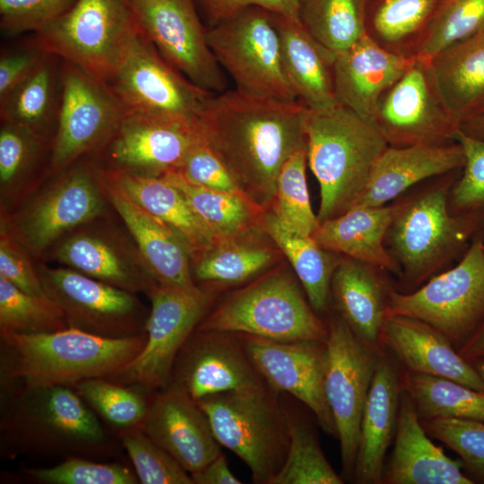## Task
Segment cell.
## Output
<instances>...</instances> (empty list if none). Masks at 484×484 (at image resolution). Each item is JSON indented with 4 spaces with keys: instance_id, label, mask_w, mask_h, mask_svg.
<instances>
[{
    "instance_id": "55",
    "label": "cell",
    "mask_w": 484,
    "mask_h": 484,
    "mask_svg": "<svg viewBox=\"0 0 484 484\" xmlns=\"http://www.w3.org/2000/svg\"><path fill=\"white\" fill-rule=\"evenodd\" d=\"M201 18L211 28L249 7L298 21L297 0H193Z\"/></svg>"
},
{
    "instance_id": "29",
    "label": "cell",
    "mask_w": 484,
    "mask_h": 484,
    "mask_svg": "<svg viewBox=\"0 0 484 484\" xmlns=\"http://www.w3.org/2000/svg\"><path fill=\"white\" fill-rule=\"evenodd\" d=\"M396 207H353L320 222L312 237L327 251L402 276L399 264L385 246Z\"/></svg>"
},
{
    "instance_id": "11",
    "label": "cell",
    "mask_w": 484,
    "mask_h": 484,
    "mask_svg": "<svg viewBox=\"0 0 484 484\" xmlns=\"http://www.w3.org/2000/svg\"><path fill=\"white\" fill-rule=\"evenodd\" d=\"M21 394L4 421L18 443L39 451L74 454L104 446L101 425L74 388L23 387Z\"/></svg>"
},
{
    "instance_id": "38",
    "label": "cell",
    "mask_w": 484,
    "mask_h": 484,
    "mask_svg": "<svg viewBox=\"0 0 484 484\" xmlns=\"http://www.w3.org/2000/svg\"><path fill=\"white\" fill-rule=\"evenodd\" d=\"M163 177L183 193L217 243L263 229L265 212L246 197L195 185L177 171Z\"/></svg>"
},
{
    "instance_id": "15",
    "label": "cell",
    "mask_w": 484,
    "mask_h": 484,
    "mask_svg": "<svg viewBox=\"0 0 484 484\" xmlns=\"http://www.w3.org/2000/svg\"><path fill=\"white\" fill-rule=\"evenodd\" d=\"M373 123L392 147L447 145L456 143L460 130L441 98L430 61L416 56L381 97Z\"/></svg>"
},
{
    "instance_id": "8",
    "label": "cell",
    "mask_w": 484,
    "mask_h": 484,
    "mask_svg": "<svg viewBox=\"0 0 484 484\" xmlns=\"http://www.w3.org/2000/svg\"><path fill=\"white\" fill-rule=\"evenodd\" d=\"M387 315L423 321L458 350L484 321L483 240L474 241L458 264L416 290H391Z\"/></svg>"
},
{
    "instance_id": "26",
    "label": "cell",
    "mask_w": 484,
    "mask_h": 484,
    "mask_svg": "<svg viewBox=\"0 0 484 484\" xmlns=\"http://www.w3.org/2000/svg\"><path fill=\"white\" fill-rule=\"evenodd\" d=\"M402 376L389 352L380 350L364 406L352 480L381 484L385 455L397 426Z\"/></svg>"
},
{
    "instance_id": "6",
    "label": "cell",
    "mask_w": 484,
    "mask_h": 484,
    "mask_svg": "<svg viewBox=\"0 0 484 484\" xmlns=\"http://www.w3.org/2000/svg\"><path fill=\"white\" fill-rule=\"evenodd\" d=\"M138 34L130 0H77L31 39L46 52L109 83Z\"/></svg>"
},
{
    "instance_id": "12",
    "label": "cell",
    "mask_w": 484,
    "mask_h": 484,
    "mask_svg": "<svg viewBox=\"0 0 484 484\" xmlns=\"http://www.w3.org/2000/svg\"><path fill=\"white\" fill-rule=\"evenodd\" d=\"M127 111L108 83L63 61L62 96L48 169L59 173L91 151L98 153Z\"/></svg>"
},
{
    "instance_id": "34",
    "label": "cell",
    "mask_w": 484,
    "mask_h": 484,
    "mask_svg": "<svg viewBox=\"0 0 484 484\" xmlns=\"http://www.w3.org/2000/svg\"><path fill=\"white\" fill-rule=\"evenodd\" d=\"M56 258L71 269L130 292L156 284L141 256L94 234H76L58 246Z\"/></svg>"
},
{
    "instance_id": "3",
    "label": "cell",
    "mask_w": 484,
    "mask_h": 484,
    "mask_svg": "<svg viewBox=\"0 0 484 484\" xmlns=\"http://www.w3.org/2000/svg\"><path fill=\"white\" fill-rule=\"evenodd\" d=\"M307 164L320 187L319 222L349 211L388 143L373 122L341 106L306 109Z\"/></svg>"
},
{
    "instance_id": "18",
    "label": "cell",
    "mask_w": 484,
    "mask_h": 484,
    "mask_svg": "<svg viewBox=\"0 0 484 484\" xmlns=\"http://www.w3.org/2000/svg\"><path fill=\"white\" fill-rule=\"evenodd\" d=\"M206 143L200 118L175 119L126 113L106 146L110 169L163 177L177 171L187 155Z\"/></svg>"
},
{
    "instance_id": "32",
    "label": "cell",
    "mask_w": 484,
    "mask_h": 484,
    "mask_svg": "<svg viewBox=\"0 0 484 484\" xmlns=\"http://www.w3.org/2000/svg\"><path fill=\"white\" fill-rule=\"evenodd\" d=\"M104 171L132 200L184 238L192 263L217 243L183 193L165 177L110 169Z\"/></svg>"
},
{
    "instance_id": "44",
    "label": "cell",
    "mask_w": 484,
    "mask_h": 484,
    "mask_svg": "<svg viewBox=\"0 0 484 484\" xmlns=\"http://www.w3.org/2000/svg\"><path fill=\"white\" fill-rule=\"evenodd\" d=\"M307 147L296 151L282 165L269 209L290 229L312 236L320 222L312 210L307 184Z\"/></svg>"
},
{
    "instance_id": "5",
    "label": "cell",
    "mask_w": 484,
    "mask_h": 484,
    "mask_svg": "<svg viewBox=\"0 0 484 484\" xmlns=\"http://www.w3.org/2000/svg\"><path fill=\"white\" fill-rule=\"evenodd\" d=\"M266 384L197 401L218 443L237 454L257 484H271L290 445L284 402Z\"/></svg>"
},
{
    "instance_id": "41",
    "label": "cell",
    "mask_w": 484,
    "mask_h": 484,
    "mask_svg": "<svg viewBox=\"0 0 484 484\" xmlns=\"http://www.w3.org/2000/svg\"><path fill=\"white\" fill-rule=\"evenodd\" d=\"M304 29L337 55L354 45L366 30V0H297Z\"/></svg>"
},
{
    "instance_id": "20",
    "label": "cell",
    "mask_w": 484,
    "mask_h": 484,
    "mask_svg": "<svg viewBox=\"0 0 484 484\" xmlns=\"http://www.w3.org/2000/svg\"><path fill=\"white\" fill-rule=\"evenodd\" d=\"M264 384L238 333L195 329L176 359L169 385L197 402Z\"/></svg>"
},
{
    "instance_id": "2",
    "label": "cell",
    "mask_w": 484,
    "mask_h": 484,
    "mask_svg": "<svg viewBox=\"0 0 484 484\" xmlns=\"http://www.w3.org/2000/svg\"><path fill=\"white\" fill-rule=\"evenodd\" d=\"M0 332L4 372L25 388L73 387L85 379L108 377L134 359L146 341V333L107 338L72 327L36 333Z\"/></svg>"
},
{
    "instance_id": "31",
    "label": "cell",
    "mask_w": 484,
    "mask_h": 484,
    "mask_svg": "<svg viewBox=\"0 0 484 484\" xmlns=\"http://www.w3.org/2000/svg\"><path fill=\"white\" fill-rule=\"evenodd\" d=\"M376 267L342 256L334 270L331 295L337 314L365 342L380 349L390 291Z\"/></svg>"
},
{
    "instance_id": "42",
    "label": "cell",
    "mask_w": 484,
    "mask_h": 484,
    "mask_svg": "<svg viewBox=\"0 0 484 484\" xmlns=\"http://www.w3.org/2000/svg\"><path fill=\"white\" fill-rule=\"evenodd\" d=\"M290 445L285 462L271 484H341L338 475L325 458L308 425L285 406Z\"/></svg>"
},
{
    "instance_id": "45",
    "label": "cell",
    "mask_w": 484,
    "mask_h": 484,
    "mask_svg": "<svg viewBox=\"0 0 484 484\" xmlns=\"http://www.w3.org/2000/svg\"><path fill=\"white\" fill-rule=\"evenodd\" d=\"M68 327L62 308L48 296L25 293L0 277V331L36 333Z\"/></svg>"
},
{
    "instance_id": "33",
    "label": "cell",
    "mask_w": 484,
    "mask_h": 484,
    "mask_svg": "<svg viewBox=\"0 0 484 484\" xmlns=\"http://www.w3.org/2000/svg\"><path fill=\"white\" fill-rule=\"evenodd\" d=\"M441 98L461 125L484 114V30L430 60Z\"/></svg>"
},
{
    "instance_id": "39",
    "label": "cell",
    "mask_w": 484,
    "mask_h": 484,
    "mask_svg": "<svg viewBox=\"0 0 484 484\" xmlns=\"http://www.w3.org/2000/svg\"><path fill=\"white\" fill-rule=\"evenodd\" d=\"M373 1L376 5L366 15L367 34L392 53L415 57L439 0Z\"/></svg>"
},
{
    "instance_id": "50",
    "label": "cell",
    "mask_w": 484,
    "mask_h": 484,
    "mask_svg": "<svg viewBox=\"0 0 484 484\" xmlns=\"http://www.w3.org/2000/svg\"><path fill=\"white\" fill-rule=\"evenodd\" d=\"M37 480L48 484H135L138 478L128 468L117 463L96 462L78 456L43 469L30 470Z\"/></svg>"
},
{
    "instance_id": "62",
    "label": "cell",
    "mask_w": 484,
    "mask_h": 484,
    "mask_svg": "<svg viewBox=\"0 0 484 484\" xmlns=\"http://www.w3.org/2000/svg\"><path fill=\"white\" fill-rule=\"evenodd\" d=\"M483 246H484V240H483Z\"/></svg>"
},
{
    "instance_id": "19",
    "label": "cell",
    "mask_w": 484,
    "mask_h": 484,
    "mask_svg": "<svg viewBox=\"0 0 484 484\" xmlns=\"http://www.w3.org/2000/svg\"><path fill=\"white\" fill-rule=\"evenodd\" d=\"M238 334L265 384L279 393H288L304 403L322 428L337 437L325 395L326 341H279Z\"/></svg>"
},
{
    "instance_id": "13",
    "label": "cell",
    "mask_w": 484,
    "mask_h": 484,
    "mask_svg": "<svg viewBox=\"0 0 484 484\" xmlns=\"http://www.w3.org/2000/svg\"><path fill=\"white\" fill-rule=\"evenodd\" d=\"M326 324L325 395L340 441L343 479L352 480L362 413L382 348L361 340L338 314Z\"/></svg>"
},
{
    "instance_id": "1",
    "label": "cell",
    "mask_w": 484,
    "mask_h": 484,
    "mask_svg": "<svg viewBox=\"0 0 484 484\" xmlns=\"http://www.w3.org/2000/svg\"><path fill=\"white\" fill-rule=\"evenodd\" d=\"M306 109L298 100L235 89L212 94L199 115L207 144L247 199L264 212L272 205L282 165L307 147Z\"/></svg>"
},
{
    "instance_id": "7",
    "label": "cell",
    "mask_w": 484,
    "mask_h": 484,
    "mask_svg": "<svg viewBox=\"0 0 484 484\" xmlns=\"http://www.w3.org/2000/svg\"><path fill=\"white\" fill-rule=\"evenodd\" d=\"M451 186L446 179L397 204L386 235L388 251L410 285H419L450 261L476 226L451 212Z\"/></svg>"
},
{
    "instance_id": "36",
    "label": "cell",
    "mask_w": 484,
    "mask_h": 484,
    "mask_svg": "<svg viewBox=\"0 0 484 484\" xmlns=\"http://www.w3.org/2000/svg\"><path fill=\"white\" fill-rule=\"evenodd\" d=\"M62 71L63 60L47 52L36 69L0 101L1 122L25 127L45 140L51 130L55 134L62 96Z\"/></svg>"
},
{
    "instance_id": "56",
    "label": "cell",
    "mask_w": 484,
    "mask_h": 484,
    "mask_svg": "<svg viewBox=\"0 0 484 484\" xmlns=\"http://www.w3.org/2000/svg\"><path fill=\"white\" fill-rule=\"evenodd\" d=\"M46 53L32 39L22 46L1 52L0 101L36 69Z\"/></svg>"
},
{
    "instance_id": "14",
    "label": "cell",
    "mask_w": 484,
    "mask_h": 484,
    "mask_svg": "<svg viewBox=\"0 0 484 484\" xmlns=\"http://www.w3.org/2000/svg\"><path fill=\"white\" fill-rule=\"evenodd\" d=\"M130 4L139 33L169 65L205 91H227L226 77L193 0H130Z\"/></svg>"
},
{
    "instance_id": "4",
    "label": "cell",
    "mask_w": 484,
    "mask_h": 484,
    "mask_svg": "<svg viewBox=\"0 0 484 484\" xmlns=\"http://www.w3.org/2000/svg\"><path fill=\"white\" fill-rule=\"evenodd\" d=\"M303 290L286 266L271 268L224 298L196 329L279 341H326L327 324Z\"/></svg>"
},
{
    "instance_id": "54",
    "label": "cell",
    "mask_w": 484,
    "mask_h": 484,
    "mask_svg": "<svg viewBox=\"0 0 484 484\" xmlns=\"http://www.w3.org/2000/svg\"><path fill=\"white\" fill-rule=\"evenodd\" d=\"M0 277L25 293L48 297L38 270H35L25 252L6 233L0 239Z\"/></svg>"
},
{
    "instance_id": "46",
    "label": "cell",
    "mask_w": 484,
    "mask_h": 484,
    "mask_svg": "<svg viewBox=\"0 0 484 484\" xmlns=\"http://www.w3.org/2000/svg\"><path fill=\"white\" fill-rule=\"evenodd\" d=\"M73 387L105 420L121 429L140 427L150 404L133 389L105 377L85 379Z\"/></svg>"
},
{
    "instance_id": "28",
    "label": "cell",
    "mask_w": 484,
    "mask_h": 484,
    "mask_svg": "<svg viewBox=\"0 0 484 484\" xmlns=\"http://www.w3.org/2000/svg\"><path fill=\"white\" fill-rule=\"evenodd\" d=\"M463 165V151L457 142L447 145L388 146L351 208L385 205L414 185L448 175Z\"/></svg>"
},
{
    "instance_id": "48",
    "label": "cell",
    "mask_w": 484,
    "mask_h": 484,
    "mask_svg": "<svg viewBox=\"0 0 484 484\" xmlns=\"http://www.w3.org/2000/svg\"><path fill=\"white\" fill-rule=\"evenodd\" d=\"M119 438L143 484H194L191 474L140 427L122 429Z\"/></svg>"
},
{
    "instance_id": "40",
    "label": "cell",
    "mask_w": 484,
    "mask_h": 484,
    "mask_svg": "<svg viewBox=\"0 0 484 484\" xmlns=\"http://www.w3.org/2000/svg\"><path fill=\"white\" fill-rule=\"evenodd\" d=\"M402 388L422 419L457 418L484 421V392L459 382L411 370L402 376Z\"/></svg>"
},
{
    "instance_id": "61",
    "label": "cell",
    "mask_w": 484,
    "mask_h": 484,
    "mask_svg": "<svg viewBox=\"0 0 484 484\" xmlns=\"http://www.w3.org/2000/svg\"><path fill=\"white\" fill-rule=\"evenodd\" d=\"M371 1H373V0H366L367 3L371 2Z\"/></svg>"
},
{
    "instance_id": "51",
    "label": "cell",
    "mask_w": 484,
    "mask_h": 484,
    "mask_svg": "<svg viewBox=\"0 0 484 484\" xmlns=\"http://www.w3.org/2000/svg\"><path fill=\"white\" fill-rule=\"evenodd\" d=\"M47 140L32 131L6 122L0 128V182H17L36 163Z\"/></svg>"
},
{
    "instance_id": "53",
    "label": "cell",
    "mask_w": 484,
    "mask_h": 484,
    "mask_svg": "<svg viewBox=\"0 0 484 484\" xmlns=\"http://www.w3.org/2000/svg\"><path fill=\"white\" fill-rule=\"evenodd\" d=\"M177 172L195 185L247 199L225 163L207 143L196 146Z\"/></svg>"
},
{
    "instance_id": "47",
    "label": "cell",
    "mask_w": 484,
    "mask_h": 484,
    "mask_svg": "<svg viewBox=\"0 0 484 484\" xmlns=\"http://www.w3.org/2000/svg\"><path fill=\"white\" fill-rule=\"evenodd\" d=\"M421 423L428 436L460 456L473 483L484 484V421L437 417L422 419Z\"/></svg>"
},
{
    "instance_id": "21",
    "label": "cell",
    "mask_w": 484,
    "mask_h": 484,
    "mask_svg": "<svg viewBox=\"0 0 484 484\" xmlns=\"http://www.w3.org/2000/svg\"><path fill=\"white\" fill-rule=\"evenodd\" d=\"M140 428L190 474L203 470L221 454L197 402L171 385L150 402Z\"/></svg>"
},
{
    "instance_id": "43",
    "label": "cell",
    "mask_w": 484,
    "mask_h": 484,
    "mask_svg": "<svg viewBox=\"0 0 484 484\" xmlns=\"http://www.w3.org/2000/svg\"><path fill=\"white\" fill-rule=\"evenodd\" d=\"M483 30L484 0H439L415 56L430 61Z\"/></svg>"
},
{
    "instance_id": "22",
    "label": "cell",
    "mask_w": 484,
    "mask_h": 484,
    "mask_svg": "<svg viewBox=\"0 0 484 484\" xmlns=\"http://www.w3.org/2000/svg\"><path fill=\"white\" fill-rule=\"evenodd\" d=\"M48 191L26 211L19 223L25 244L40 252L63 234L99 215L103 202L98 186L99 171L71 165Z\"/></svg>"
},
{
    "instance_id": "16",
    "label": "cell",
    "mask_w": 484,
    "mask_h": 484,
    "mask_svg": "<svg viewBox=\"0 0 484 484\" xmlns=\"http://www.w3.org/2000/svg\"><path fill=\"white\" fill-rule=\"evenodd\" d=\"M127 113L175 119H196L205 91L169 65L140 33L108 83Z\"/></svg>"
},
{
    "instance_id": "60",
    "label": "cell",
    "mask_w": 484,
    "mask_h": 484,
    "mask_svg": "<svg viewBox=\"0 0 484 484\" xmlns=\"http://www.w3.org/2000/svg\"><path fill=\"white\" fill-rule=\"evenodd\" d=\"M471 363L484 380V359L475 360Z\"/></svg>"
},
{
    "instance_id": "59",
    "label": "cell",
    "mask_w": 484,
    "mask_h": 484,
    "mask_svg": "<svg viewBox=\"0 0 484 484\" xmlns=\"http://www.w3.org/2000/svg\"><path fill=\"white\" fill-rule=\"evenodd\" d=\"M460 130L468 135L484 140V114L463 123Z\"/></svg>"
},
{
    "instance_id": "9",
    "label": "cell",
    "mask_w": 484,
    "mask_h": 484,
    "mask_svg": "<svg viewBox=\"0 0 484 484\" xmlns=\"http://www.w3.org/2000/svg\"><path fill=\"white\" fill-rule=\"evenodd\" d=\"M217 61L245 93L285 101L298 100L286 74L281 39L272 13L249 7L207 28Z\"/></svg>"
},
{
    "instance_id": "49",
    "label": "cell",
    "mask_w": 484,
    "mask_h": 484,
    "mask_svg": "<svg viewBox=\"0 0 484 484\" xmlns=\"http://www.w3.org/2000/svg\"><path fill=\"white\" fill-rule=\"evenodd\" d=\"M455 141L464 154L462 173L449 192V207L454 215L475 224L484 216V140L458 131Z\"/></svg>"
},
{
    "instance_id": "35",
    "label": "cell",
    "mask_w": 484,
    "mask_h": 484,
    "mask_svg": "<svg viewBox=\"0 0 484 484\" xmlns=\"http://www.w3.org/2000/svg\"><path fill=\"white\" fill-rule=\"evenodd\" d=\"M282 253L263 229L216 243L195 259L194 280L215 293L222 288L248 282L282 259Z\"/></svg>"
},
{
    "instance_id": "30",
    "label": "cell",
    "mask_w": 484,
    "mask_h": 484,
    "mask_svg": "<svg viewBox=\"0 0 484 484\" xmlns=\"http://www.w3.org/2000/svg\"><path fill=\"white\" fill-rule=\"evenodd\" d=\"M272 15L280 35L284 69L298 100L312 110L338 105L333 80L336 55L317 42L299 22Z\"/></svg>"
},
{
    "instance_id": "57",
    "label": "cell",
    "mask_w": 484,
    "mask_h": 484,
    "mask_svg": "<svg viewBox=\"0 0 484 484\" xmlns=\"http://www.w3.org/2000/svg\"><path fill=\"white\" fill-rule=\"evenodd\" d=\"M194 484H241L229 470L224 454H220L203 470L191 474Z\"/></svg>"
},
{
    "instance_id": "10",
    "label": "cell",
    "mask_w": 484,
    "mask_h": 484,
    "mask_svg": "<svg viewBox=\"0 0 484 484\" xmlns=\"http://www.w3.org/2000/svg\"><path fill=\"white\" fill-rule=\"evenodd\" d=\"M151 307L146 320V341L128 364L105 377L124 385L165 389L171 381L176 359L208 310L214 294L156 283L148 292Z\"/></svg>"
},
{
    "instance_id": "58",
    "label": "cell",
    "mask_w": 484,
    "mask_h": 484,
    "mask_svg": "<svg viewBox=\"0 0 484 484\" xmlns=\"http://www.w3.org/2000/svg\"><path fill=\"white\" fill-rule=\"evenodd\" d=\"M459 354L466 360L472 362L484 359V321L458 350Z\"/></svg>"
},
{
    "instance_id": "23",
    "label": "cell",
    "mask_w": 484,
    "mask_h": 484,
    "mask_svg": "<svg viewBox=\"0 0 484 484\" xmlns=\"http://www.w3.org/2000/svg\"><path fill=\"white\" fill-rule=\"evenodd\" d=\"M99 171L101 185L133 236L155 282L185 289L197 286L193 277L190 249L184 238L132 200L104 169Z\"/></svg>"
},
{
    "instance_id": "27",
    "label": "cell",
    "mask_w": 484,
    "mask_h": 484,
    "mask_svg": "<svg viewBox=\"0 0 484 484\" xmlns=\"http://www.w3.org/2000/svg\"><path fill=\"white\" fill-rule=\"evenodd\" d=\"M381 345L408 370L448 378L484 392V380L440 332L416 318L387 315Z\"/></svg>"
},
{
    "instance_id": "24",
    "label": "cell",
    "mask_w": 484,
    "mask_h": 484,
    "mask_svg": "<svg viewBox=\"0 0 484 484\" xmlns=\"http://www.w3.org/2000/svg\"><path fill=\"white\" fill-rule=\"evenodd\" d=\"M414 59L392 53L364 35L335 56L333 80L337 103L373 122L381 97Z\"/></svg>"
},
{
    "instance_id": "52",
    "label": "cell",
    "mask_w": 484,
    "mask_h": 484,
    "mask_svg": "<svg viewBox=\"0 0 484 484\" xmlns=\"http://www.w3.org/2000/svg\"><path fill=\"white\" fill-rule=\"evenodd\" d=\"M77 0H0V29L15 37L33 33L67 12Z\"/></svg>"
},
{
    "instance_id": "17",
    "label": "cell",
    "mask_w": 484,
    "mask_h": 484,
    "mask_svg": "<svg viewBox=\"0 0 484 484\" xmlns=\"http://www.w3.org/2000/svg\"><path fill=\"white\" fill-rule=\"evenodd\" d=\"M37 270L47 295L62 308L69 327L107 338L146 333L142 306L133 292L71 268Z\"/></svg>"
},
{
    "instance_id": "37",
    "label": "cell",
    "mask_w": 484,
    "mask_h": 484,
    "mask_svg": "<svg viewBox=\"0 0 484 484\" xmlns=\"http://www.w3.org/2000/svg\"><path fill=\"white\" fill-rule=\"evenodd\" d=\"M262 225L290 262L312 307L316 313L324 311L340 255L321 247L312 236L290 229L269 210L264 212Z\"/></svg>"
},
{
    "instance_id": "25",
    "label": "cell",
    "mask_w": 484,
    "mask_h": 484,
    "mask_svg": "<svg viewBox=\"0 0 484 484\" xmlns=\"http://www.w3.org/2000/svg\"><path fill=\"white\" fill-rule=\"evenodd\" d=\"M461 460L447 456L435 445L407 392L400 398L393 449L385 462L382 483L473 484Z\"/></svg>"
}]
</instances>
